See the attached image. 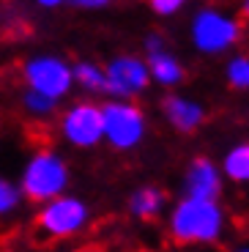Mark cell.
<instances>
[{"instance_id": "cell-5", "label": "cell", "mask_w": 249, "mask_h": 252, "mask_svg": "<svg viewBox=\"0 0 249 252\" xmlns=\"http://www.w3.org/2000/svg\"><path fill=\"white\" fill-rule=\"evenodd\" d=\"M101 126H104V143L118 154L137 151L148 137V115L137 101H104Z\"/></svg>"}, {"instance_id": "cell-11", "label": "cell", "mask_w": 249, "mask_h": 252, "mask_svg": "<svg viewBox=\"0 0 249 252\" xmlns=\"http://www.w3.org/2000/svg\"><path fill=\"white\" fill-rule=\"evenodd\" d=\"M145 66H148L151 82L159 85V88H164V91H170V94H175V88L187 80V66H184L181 58L175 55V52H170V50L148 55L145 58Z\"/></svg>"}, {"instance_id": "cell-18", "label": "cell", "mask_w": 249, "mask_h": 252, "mask_svg": "<svg viewBox=\"0 0 249 252\" xmlns=\"http://www.w3.org/2000/svg\"><path fill=\"white\" fill-rule=\"evenodd\" d=\"M184 0H151L148 3V8L156 14V17H162V19H167V17H175V14H181L184 11Z\"/></svg>"}, {"instance_id": "cell-14", "label": "cell", "mask_w": 249, "mask_h": 252, "mask_svg": "<svg viewBox=\"0 0 249 252\" xmlns=\"http://www.w3.org/2000/svg\"><path fill=\"white\" fill-rule=\"evenodd\" d=\"M224 181L233 184H249V143H236L224 151L222 162H219Z\"/></svg>"}, {"instance_id": "cell-1", "label": "cell", "mask_w": 249, "mask_h": 252, "mask_svg": "<svg viewBox=\"0 0 249 252\" xmlns=\"http://www.w3.org/2000/svg\"><path fill=\"white\" fill-rule=\"evenodd\" d=\"M167 230L175 244L211 247L222 241L224 230H227V214L219 200L181 197L167 211Z\"/></svg>"}, {"instance_id": "cell-8", "label": "cell", "mask_w": 249, "mask_h": 252, "mask_svg": "<svg viewBox=\"0 0 249 252\" xmlns=\"http://www.w3.org/2000/svg\"><path fill=\"white\" fill-rule=\"evenodd\" d=\"M104 80H107L104 96H110L115 101H134L137 96H143L151 88L145 58L134 55V52L112 55L104 63Z\"/></svg>"}, {"instance_id": "cell-7", "label": "cell", "mask_w": 249, "mask_h": 252, "mask_svg": "<svg viewBox=\"0 0 249 252\" xmlns=\"http://www.w3.org/2000/svg\"><path fill=\"white\" fill-rule=\"evenodd\" d=\"M58 137L74 151H93L104 143L101 104L93 99H77L58 115Z\"/></svg>"}, {"instance_id": "cell-24", "label": "cell", "mask_w": 249, "mask_h": 252, "mask_svg": "<svg viewBox=\"0 0 249 252\" xmlns=\"http://www.w3.org/2000/svg\"><path fill=\"white\" fill-rule=\"evenodd\" d=\"M58 252H77V250H58Z\"/></svg>"}, {"instance_id": "cell-17", "label": "cell", "mask_w": 249, "mask_h": 252, "mask_svg": "<svg viewBox=\"0 0 249 252\" xmlns=\"http://www.w3.org/2000/svg\"><path fill=\"white\" fill-rule=\"evenodd\" d=\"M22 192H19L17 181H11V178L0 176V220H8V217H14L22 208Z\"/></svg>"}, {"instance_id": "cell-20", "label": "cell", "mask_w": 249, "mask_h": 252, "mask_svg": "<svg viewBox=\"0 0 249 252\" xmlns=\"http://www.w3.org/2000/svg\"><path fill=\"white\" fill-rule=\"evenodd\" d=\"M71 8H82V11H104V8H110L112 3L110 0H74V3H69Z\"/></svg>"}, {"instance_id": "cell-19", "label": "cell", "mask_w": 249, "mask_h": 252, "mask_svg": "<svg viewBox=\"0 0 249 252\" xmlns=\"http://www.w3.org/2000/svg\"><path fill=\"white\" fill-rule=\"evenodd\" d=\"M143 50H145V55H143V58H148V55H156V52L167 50V41H164V36H162L159 31H151L148 36L143 38Z\"/></svg>"}, {"instance_id": "cell-16", "label": "cell", "mask_w": 249, "mask_h": 252, "mask_svg": "<svg viewBox=\"0 0 249 252\" xmlns=\"http://www.w3.org/2000/svg\"><path fill=\"white\" fill-rule=\"evenodd\" d=\"M19 101H22L25 115L33 121H47L58 113V101L47 99V96H41V94H33V91H22V99Z\"/></svg>"}, {"instance_id": "cell-6", "label": "cell", "mask_w": 249, "mask_h": 252, "mask_svg": "<svg viewBox=\"0 0 249 252\" xmlns=\"http://www.w3.org/2000/svg\"><path fill=\"white\" fill-rule=\"evenodd\" d=\"M22 82H25V91L41 94L61 104L74 91L71 61L55 52H36L22 63Z\"/></svg>"}, {"instance_id": "cell-15", "label": "cell", "mask_w": 249, "mask_h": 252, "mask_svg": "<svg viewBox=\"0 0 249 252\" xmlns=\"http://www.w3.org/2000/svg\"><path fill=\"white\" fill-rule=\"evenodd\" d=\"M224 80L233 91H249V55L233 52L224 63Z\"/></svg>"}, {"instance_id": "cell-23", "label": "cell", "mask_w": 249, "mask_h": 252, "mask_svg": "<svg viewBox=\"0 0 249 252\" xmlns=\"http://www.w3.org/2000/svg\"><path fill=\"white\" fill-rule=\"evenodd\" d=\"M236 252H249V244H244V247H238Z\"/></svg>"}, {"instance_id": "cell-3", "label": "cell", "mask_w": 249, "mask_h": 252, "mask_svg": "<svg viewBox=\"0 0 249 252\" xmlns=\"http://www.w3.org/2000/svg\"><path fill=\"white\" fill-rule=\"evenodd\" d=\"M244 38V25L238 14L219 6H200L189 19V41L200 55L219 58L233 52Z\"/></svg>"}, {"instance_id": "cell-2", "label": "cell", "mask_w": 249, "mask_h": 252, "mask_svg": "<svg viewBox=\"0 0 249 252\" xmlns=\"http://www.w3.org/2000/svg\"><path fill=\"white\" fill-rule=\"evenodd\" d=\"M71 184V167L61 151L55 148H36L31 157L25 159L22 170H19V192L22 197L36 206L50 203L55 197L66 195Z\"/></svg>"}, {"instance_id": "cell-4", "label": "cell", "mask_w": 249, "mask_h": 252, "mask_svg": "<svg viewBox=\"0 0 249 252\" xmlns=\"http://www.w3.org/2000/svg\"><path fill=\"white\" fill-rule=\"evenodd\" d=\"M91 220H93V211H91L88 200H82L80 195H71V192L55 197L50 203H41L36 211L38 233L52 241L77 239L80 233L88 230Z\"/></svg>"}, {"instance_id": "cell-9", "label": "cell", "mask_w": 249, "mask_h": 252, "mask_svg": "<svg viewBox=\"0 0 249 252\" xmlns=\"http://www.w3.org/2000/svg\"><path fill=\"white\" fill-rule=\"evenodd\" d=\"M181 189H184V197H192V200H219L222 189H224L219 162H214L211 157L189 159Z\"/></svg>"}, {"instance_id": "cell-21", "label": "cell", "mask_w": 249, "mask_h": 252, "mask_svg": "<svg viewBox=\"0 0 249 252\" xmlns=\"http://www.w3.org/2000/svg\"><path fill=\"white\" fill-rule=\"evenodd\" d=\"M36 6L38 8H47V11H55V8H63L66 3H61V0H38Z\"/></svg>"}, {"instance_id": "cell-12", "label": "cell", "mask_w": 249, "mask_h": 252, "mask_svg": "<svg viewBox=\"0 0 249 252\" xmlns=\"http://www.w3.org/2000/svg\"><path fill=\"white\" fill-rule=\"evenodd\" d=\"M126 208H129V214L134 220L154 222L167 211V192L162 187H156V184H143V187H137L129 195Z\"/></svg>"}, {"instance_id": "cell-10", "label": "cell", "mask_w": 249, "mask_h": 252, "mask_svg": "<svg viewBox=\"0 0 249 252\" xmlns=\"http://www.w3.org/2000/svg\"><path fill=\"white\" fill-rule=\"evenodd\" d=\"M159 110H162L164 124L178 134H194L208 118L206 104L187 94H167L159 104Z\"/></svg>"}, {"instance_id": "cell-22", "label": "cell", "mask_w": 249, "mask_h": 252, "mask_svg": "<svg viewBox=\"0 0 249 252\" xmlns=\"http://www.w3.org/2000/svg\"><path fill=\"white\" fill-rule=\"evenodd\" d=\"M241 17L249 19V0H244V3H241Z\"/></svg>"}, {"instance_id": "cell-13", "label": "cell", "mask_w": 249, "mask_h": 252, "mask_svg": "<svg viewBox=\"0 0 249 252\" xmlns=\"http://www.w3.org/2000/svg\"><path fill=\"white\" fill-rule=\"evenodd\" d=\"M71 77H74V88L85 94V99L104 96L107 80H104V66L96 61H77L71 63Z\"/></svg>"}]
</instances>
